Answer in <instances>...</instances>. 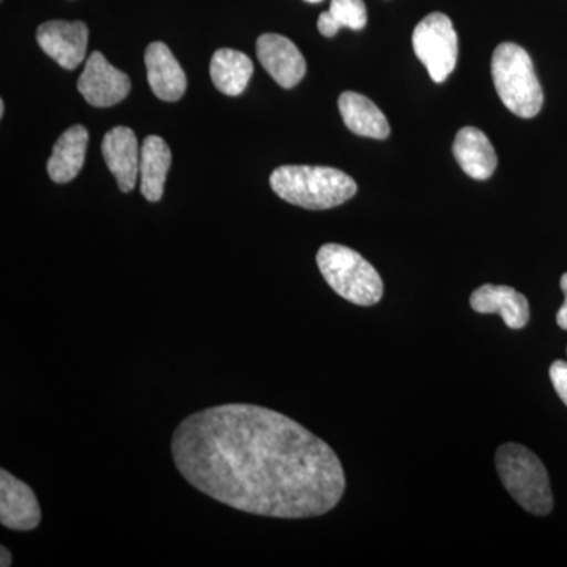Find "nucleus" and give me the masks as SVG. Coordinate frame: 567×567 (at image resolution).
<instances>
[{"instance_id":"10","label":"nucleus","mask_w":567,"mask_h":567,"mask_svg":"<svg viewBox=\"0 0 567 567\" xmlns=\"http://www.w3.org/2000/svg\"><path fill=\"white\" fill-rule=\"evenodd\" d=\"M257 58L267 73L284 89L295 87L305 78L303 54L287 37L264 33L257 40Z\"/></svg>"},{"instance_id":"13","label":"nucleus","mask_w":567,"mask_h":567,"mask_svg":"<svg viewBox=\"0 0 567 567\" xmlns=\"http://www.w3.org/2000/svg\"><path fill=\"white\" fill-rule=\"evenodd\" d=\"M144 61L152 92L163 102H178L186 92V74L173 51L162 41H153Z\"/></svg>"},{"instance_id":"15","label":"nucleus","mask_w":567,"mask_h":567,"mask_svg":"<svg viewBox=\"0 0 567 567\" xmlns=\"http://www.w3.org/2000/svg\"><path fill=\"white\" fill-rule=\"evenodd\" d=\"M339 112L350 132L358 136L383 141L390 136V123L368 96L357 92H344L339 96Z\"/></svg>"},{"instance_id":"21","label":"nucleus","mask_w":567,"mask_h":567,"mask_svg":"<svg viewBox=\"0 0 567 567\" xmlns=\"http://www.w3.org/2000/svg\"><path fill=\"white\" fill-rule=\"evenodd\" d=\"M559 286H561L563 293H565V305L559 308L557 323L559 328L567 331V274L561 276V282H559Z\"/></svg>"},{"instance_id":"11","label":"nucleus","mask_w":567,"mask_h":567,"mask_svg":"<svg viewBox=\"0 0 567 567\" xmlns=\"http://www.w3.org/2000/svg\"><path fill=\"white\" fill-rule=\"evenodd\" d=\"M102 153L107 169L117 181L122 193L133 192L140 178L141 147L136 134L128 126H115L106 133Z\"/></svg>"},{"instance_id":"17","label":"nucleus","mask_w":567,"mask_h":567,"mask_svg":"<svg viewBox=\"0 0 567 567\" xmlns=\"http://www.w3.org/2000/svg\"><path fill=\"white\" fill-rule=\"evenodd\" d=\"M89 133L82 125H74L59 137L48 159V174L55 183H69L78 177L85 162Z\"/></svg>"},{"instance_id":"18","label":"nucleus","mask_w":567,"mask_h":567,"mask_svg":"<svg viewBox=\"0 0 567 567\" xmlns=\"http://www.w3.org/2000/svg\"><path fill=\"white\" fill-rule=\"evenodd\" d=\"M252 73V61L244 52L223 48L213 54L212 81L224 95H241L248 87Z\"/></svg>"},{"instance_id":"23","label":"nucleus","mask_w":567,"mask_h":567,"mask_svg":"<svg viewBox=\"0 0 567 567\" xmlns=\"http://www.w3.org/2000/svg\"><path fill=\"white\" fill-rule=\"evenodd\" d=\"M6 115V103H3V100H0V117H3Z\"/></svg>"},{"instance_id":"24","label":"nucleus","mask_w":567,"mask_h":567,"mask_svg":"<svg viewBox=\"0 0 567 567\" xmlns=\"http://www.w3.org/2000/svg\"><path fill=\"white\" fill-rule=\"evenodd\" d=\"M305 2H309V3H320V2H322V0H305Z\"/></svg>"},{"instance_id":"5","label":"nucleus","mask_w":567,"mask_h":567,"mask_svg":"<svg viewBox=\"0 0 567 567\" xmlns=\"http://www.w3.org/2000/svg\"><path fill=\"white\" fill-rule=\"evenodd\" d=\"M317 265L328 286L350 303L368 308L382 300V276L349 246L323 245L317 252Z\"/></svg>"},{"instance_id":"4","label":"nucleus","mask_w":567,"mask_h":567,"mask_svg":"<svg viewBox=\"0 0 567 567\" xmlns=\"http://www.w3.org/2000/svg\"><path fill=\"white\" fill-rule=\"evenodd\" d=\"M492 78L503 104L522 118H533L544 104V92L532 58L516 43H502L492 55Z\"/></svg>"},{"instance_id":"1","label":"nucleus","mask_w":567,"mask_h":567,"mask_svg":"<svg viewBox=\"0 0 567 567\" xmlns=\"http://www.w3.org/2000/svg\"><path fill=\"white\" fill-rule=\"evenodd\" d=\"M171 451L186 483L254 516H324L347 487L333 447L292 417L260 405H216L186 416Z\"/></svg>"},{"instance_id":"3","label":"nucleus","mask_w":567,"mask_h":567,"mask_svg":"<svg viewBox=\"0 0 567 567\" xmlns=\"http://www.w3.org/2000/svg\"><path fill=\"white\" fill-rule=\"evenodd\" d=\"M496 472L516 503L533 516H548L554 509L546 465L528 447L505 443L496 450Z\"/></svg>"},{"instance_id":"12","label":"nucleus","mask_w":567,"mask_h":567,"mask_svg":"<svg viewBox=\"0 0 567 567\" xmlns=\"http://www.w3.org/2000/svg\"><path fill=\"white\" fill-rule=\"evenodd\" d=\"M477 315H499L511 330H522L529 320V305L524 293L509 286L484 284L470 297Z\"/></svg>"},{"instance_id":"19","label":"nucleus","mask_w":567,"mask_h":567,"mask_svg":"<svg viewBox=\"0 0 567 567\" xmlns=\"http://www.w3.org/2000/svg\"><path fill=\"white\" fill-rule=\"evenodd\" d=\"M368 22L363 0H331L330 10L320 14L317 28L323 37H334L342 28L361 31Z\"/></svg>"},{"instance_id":"16","label":"nucleus","mask_w":567,"mask_h":567,"mask_svg":"<svg viewBox=\"0 0 567 567\" xmlns=\"http://www.w3.org/2000/svg\"><path fill=\"white\" fill-rule=\"evenodd\" d=\"M173 164L169 145L159 136H148L141 145V194L148 203H159Z\"/></svg>"},{"instance_id":"2","label":"nucleus","mask_w":567,"mask_h":567,"mask_svg":"<svg viewBox=\"0 0 567 567\" xmlns=\"http://www.w3.org/2000/svg\"><path fill=\"white\" fill-rule=\"evenodd\" d=\"M270 186L286 203L306 210H330L352 199L357 183L342 171L327 166H281Z\"/></svg>"},{"instance_id":"14","label":"nucleus","mask_w":567,"mask_h":567,"mask_svg":"<svg viewBox=\"0 0 567 567\" xmlns=\"http://www.w3.org/2000/svg\"><path fill=\"white\" fill-rule=\"evenodd\" d=\"M454 158L468 177L487 181L494 175L498 158L486 134L475 126L458 130L453 144Z\"/></svg>"},{"instance_id":"22","label":"nucleus","mask_w":567,"mask_h":567,"mask_svg":"<svg viewBox=\"0 0 567 567\" xmlns=\"http://www.w3.org/2000/svg\"><path fill=\"white\" fill-rule=\"evenodd\" d=\"M0 555H2V558H0V566L2 567H9L11 566V554L9 548L7 547H0Z\"/></svg>"},{"instance_id":"7","label":"nucleus","mask_w":567,"mask_h":567,"mask_svg":"<svg viewBox=\"0 0 567 567\" xmlns=\"http://www.w3.org/2000/svg\"><path fill=\"white\" fill-rule=\"evenodd\" d=\"M78 91L95 107H111L123 102L132 91L128 74L112 66L102 52L95 51L85 62Z\"/></svg>"},{"instance_id":"6","label":"nucleus","mask_w":567,"mask_h":567,"mask_svg":"<svg viewBox=\"0 0 567 567\" xmlns=\"http://www.w3.org/2000/svg\"><path fill=\"white\" fill-rule=\"evenodd\" d=\"M416 58L427 69L432 81L445 82L456 69L458 55L457 33L445 13L427 14L416 25L412 37Z\"/></svg>"},{"instance_id":"9","label":"nucleus","mask_w":567,"mask_h":567,"mask_svg":"<svg viewBox=\"0 0 567 567\" xmlns=\"http://www.w3.org/2000/svg\"><path fill=\"white\" fill-rule=\"evenodd\" d=\"M40 522L41 507L32 488L0 470V524L14 532H32Z\"/></svg>"},{"instance_id":"8","label":"nucleus","mask_w":567,"mask_h":567,"mask_svg":"<svg viewBox=\"0 0 567 567\" xmlns=\"http://www.w3.org/2000/svg\"><path fill=\"white\" fill-rule=\"evenodd\" d=\"M37 41L62 69L74 70L85 59L89 28L82 21H48L37 31Z\"/></svg>"},{"instance_id":"20","label":"nucleus","mask_w":567,"mask_h":567,"mask_svg":"<svg viewBox=\"0 0 567 567\" xmlns=\"http://www.w3.org/2000/svg\"><path fill=\"white\" fill-rule=\"evenodd\" d=\"M548 375H550L551 385H554L555 391H557L563 404L567 406V361H555V363L550 365Z\"/></svg>"}]
</instances>
